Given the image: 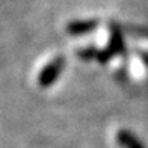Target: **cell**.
<instances>
[{
  "mask_svg": "<svg viewBox=\"0 0 148 148\" xmlns=\"http://www.w3.org/2000/svg\"><path fill=\"white\" fill-rule=\"evenodd\" d=\"M110 58H112V53L107 50V49H106V50H100V51H98V55H97V59H98L101 64H106Z\"/></svg>",
  "mask_w": 148,
  "mask_h": 148,
  "instance_id": "8992f818",
  "label": "cell"
},
{
  "mask_svg": "<svg viewBox=\"0 0 148 148\" xmlns=\"http://www.w3.org/2000/svg\"><path fill=\"white\" fill-rule=\"evenodd\" d=\"M64 65H65L64 58H56V59H53L50 64H47L44 66V70L39 73V76H38L39 86H41V88H49V86H51L58 80V77L60 76V73L64 70Z\"/></svg>",
  "mask_w": 148,
  "mask_h": 148,
  "instance_id": "6da1fadb",
  "label": "cell"
},
{
  "mask_svg": "<svg viewBox=\"0 0 148 148\" xmlns=\"http://www.w3.org/2000/svg\"><path fill=\"white\" fill-rule=\"evenodd\" d=\"M98 51L100 50H97L95 47H88V49H83V50L79 51V58L80 59H85V60H89V59H94V58L97 59Z\"/></svg>",
  "mask_w": 148,
  "mask_h": 148,
  "instance_id": "5b68a950",
  "label": "cell"
},
{
  "mask_svg": "<svg viewBox=\"0 0 148 148\" xmlns=\"http://www.w3.org/2000/svg\"><path fill=\"white\" fill-rule=\"evenodd\" d=\"M110 41H109V47H107V50L112 53V56H116V55H121V53H124L125 50V45H124V39H123V32L118 26L112 24L110 27Z\"/></svg>",
  "mask_w": 148,
  "mask_h": 148,
  "instance_id": "3957f363",
  "label": "cell"
},
{
  "mask_svg": "<svg viewBox=\"0 0 148 148\" xmlns=\"http://www.w3.org/2000/svg\"><path fill=\"white\" fill-rule=\"evenodd\" d=\"M116 142L123 148H145V145L129 130H119L116 134Z\"/></svg>",
  "mask_w": 148,
  "mask_h": 148,
  "instance_id": "277c9868",
  "label": "cell"
},
{
  "mask_svg": "<svg viewBox=\"0 0 148 148\" xmlns=\"http://www.w3.org/2000/svg\"><path fill=\"white\" fill-rule=\"evenodd\" d=\"M97 27H98L97 20H76V21L68 23L66 30L73 36H83L91 33L92 30H95Z\"/></svg>",
  "mask_w": 148,
  "mask_h": 148,
  "instance_id": "7a4b0ae2",
  "label": "cell"
}]
</instances>
